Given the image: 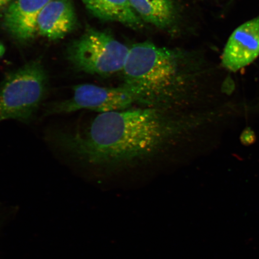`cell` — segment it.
I'll list each match as a JSON object with an SVG mask.
<instances>
[{"mask_svg": "<svg viewBox=\"0 0 259 259\" xmlns=\"http://www.w3.org/2000/svg\"><path fill=\"white\" fill-rule=\"evenodd\" d=\"M134 11L142 21L155 27H169L175 19L173 0H129Z\"/></svg>", "mask_w": 259, "mask_h": 259, "instance_id": "10", "label": "cell"}, {"mask_svg": "<svg viewBox=\"0 0 259 259\" xmlns=\"http://www.w3.org/2000/svg\"><path fill=\"white\" fill-rule=\"evenodd\" d=\"M48 90V74L38 61L10 73L0 83V122L14 119L30 123Z\"/></svg>", "mask_w": 259, "mask_h": 259, "instance_id": "3", "label": "cell"}, {"mask_svg": "<svg viewBox=\"0 0 259 259\" xmlns=\"http://www.w3.org/2000/svg\"><path fill=\"white\" fill-rule=\"evenodd\" d=\"M51 0H14L6 9L3 24L16 39L27 41L37 34V22Z\"/></svg>", "mask_w": 259, "mask_h": 259, "instance_id": "7", "label": "cell"}, {"mask_svg": "<svg viewBox=\"0 0 259 259\" xmlns=\"http://www.w3.org/2000/svg\"><path fill=\"white\" fill-rule=\"evenodd\" d=\"M73 90L70 98L47 106L45 114H64L82 109L99 113L120 111L138 103L134 94L124 85L108 88L85 83L74 86Z\"/></svg>", "mask_w": 259, "mask_h": 259, "instance_id": "5", "label": "cell"}, {"mask_svg": "<svg viewBox=\"0 0 259 259\" xmlns=\"http://www.w3.org/2000/svg\"><path fill=\"white\" fill-rule=\"evenodd\" d=\"M13 1H14V0H0V9L9 5L10 3H12Z\"/></svg>", "mask_w": 259, "mask_h": 259, "instance_id": "12", "label": "cell"}, {"mask_svg": "<svg viewBox=\"0 0 259 259\" xmlns=\"http://www.w3.org/2000/svg\"><path fill=\"white\" fill-rule=\"evenodd\" d=\"M6 49L1 42H0V58L3 56V55L5 53Z\"/></svg>", "mask_w": 259, "mask_h": 259, "instance_id": "13", "label": "cell"}, {"mask_svg": "<svg viewBox=\"0 0 259 259\" xmlns=\"http://www.w3.org/2000/svg\"><path fill=\"white\" fill-rule=\"evenodd\" d=\"M177 51L145 41L133 45L122 72L124 85L145 106L168 109L189 93L190 75Z\"/></svg>", "mask_w": 259, "mask_h": 259, "instance_id": "2", "label": "cell"}, {"mask_svg": "<svg viewBox=\"0 0 259 259\" xmlns=\"http://www.w3.org/2000/svg\"><path fill=\"white\" fill-rule=\"evenodd\" d=\"M166 110L144 106L99 113L72 132L56 133L54 143L90 166L135 163L158 154L196 125L194 119L176 118Z\"/></svg>", "mask_w": 259, "mask_h": 259, "instance_id": "1", "label": "cell"}, {"mask_svg": "<svg viewBox=\"0 0 259 259\" xmlns=\"http://www.w3.org/2000/svg\"><path fill=\"white\" fill-rule=\"evenodd\" d=\"M254 132L250 128H246L241 135V140L245 145H250L254 141Z\"/></svg>", "mask_w": 259, "mask_h": 259, "instance_id": "11", "label": "cell"}, {"mask_svg": "<svg viewBox=\"0 0 259 259\" xmlns=\"http://www.w3.org/2000/svg\"><path fill=\"white\" fill-rule=\"evenodd\" d=\"M129 48L111 34L97 30H87L74 41L69 59L77 69L99 75L122 71Z\"/></svg>", "mask_w": 259, "mask_h": 259, "instance_id": "4", "label": "cell"}, {"mask_svg": "<svg viewBox=\"0 0 259 259\" xmlns=\"http://www.w3.org/2000/svg\"><path fill=\"white\" fill-rule=\"evenodd\" d=\"M76 19L70 0H51L38 16L37 34L48 39H61L73 30Z\"/></svg>", "mask_w": 259, "mask_h": 259, "instance_id": "8", "label": "cell"}, {"mask_svg": "<svg viewBox=\"0 0 259 259\" xmlns=\"http://www.w3.org/2000/svg\"><path fill=\"white\" fill-rule=\"evenodd\" d=\"M96 17L118 22L132 28H140L143 22L132 9L129 0H81Z\"/></svg>", "mask_w": 259, "mask_h": 259, "instance_id": "9", "label": "cell"}, {"mask_svg": "<svg viewBox=\"0 0 259 259\" xmlns=\"http://www.w3.org/2000/svg\"><path fill=\"white\" fill-rule=\"evenodd\" d=\"M259 56V15L235 29L227 41L222 58L223 66L237 72Z\"/></svg>", "mask_w": 259, "mask_h": 259, "instance_id": "6", "label": "cell"}]
</instances>
